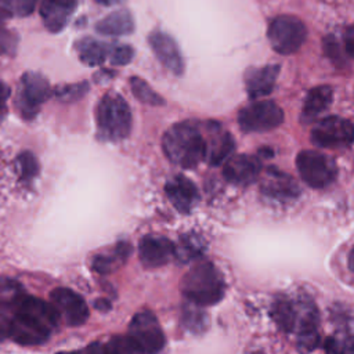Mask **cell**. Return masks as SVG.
<instances>
[{
  "instance_id": "obj_1",
  "label": "cell",
  "mask_w": 354,
  "mask_h": 354,
  "mask_svg": "<svg viewBox=\"0 0 354 354\" xmlns=\"http://www.w3.org/2000/svg\"><path fill=\"white\" fill-rule=\"evenodd\" d=\"M59 314L51 304L33 296H17L10 337L22 346L44 343L58 325Z\"/></svg>"
},
{
  "instance_id": "obj_2",
  "label": "cell",
  "mask_w": 354,
  "mask_h": 354,
  "mask_svg": "<svg viewBox=\"0 0 354 354\" xmlns=\"http://www.w3.org/2000/svg\"><path fill=\"white\" fill-rule=\"evenodd\" d=\"M162 148L171 163L183 169H194L205 160L207 144L196 124L180 122L166 130Z\"/></svg>"
},
{
  "instance_id": "obj_3",
  "label": "cell",
  "mask_w": 354,
  "mask_h": 354,
  "mask_svg": "<svg viewBox=\"0 0 354 354\" xmlns=\"http://www.w3.org/2000/svg\"><path fill=\"white\" fill-rule=\"evenodd\" d=\"M181 293L188 301L198 306H213L224 297L225 282L213 263L202 260L183 277Z\"/></svg>"
},
{
  "instance_id": "obj_4",
  "label": "cell",
  "mask_w": 354,
  "mask_h": 354,
  "mask_svg": "<svg viewBox=\"0 0 354 354\" xmlns=\"http://www.w3.org/2000/svg\"><path fill=\"white\" fill-rule=\"evenodd\" d=\"M98 137L105 141L126 138L131 130V111L126 100L113 91L106 93L95 109Z\"/></svg>"
},
{
  "instance_id": "obj_5",
  "label": "cell",
  "mask_w": 354,
  "mask_h": 354,
  "mask_svg": "<svg viewBox=\"0 0 354 354\" xmlns=\"http://www.w3.org/2000/svg\"><path fill=\"white\" fill-rule=\"evenodd\" d=\"M296 167L303 181L311 188H326L337 176L335 160L318 151L304 149L296 156Z\"/></svg>"
},
{
  "instance_id": "obj_6",
  "label": "cell",
  "mask_w": 354,
  "mask_h": 354,
  "mask_svg": "<svg viewBox=\"0 0 354 354\" xmlns=\"http://www.w3.org/2000/svg\"><path fill=\"white\" fill-rule=\"evenodd\" d=\"M271 47L282 55L296 53L307 37L306 25L293 15L275 17L267 32Z\"/></svg>"
},
{
  "instance_id": "obj_7",
  "label": "cell",
  "mask_w": 354,
  "mask_h": 354,
  "mask_svg": "<svg viewBox=\"0 0 354 354\" xmlns=\"http://www.w3.org/2000/svg\"><path fill=\"white\" fill-rule=\"evenodd\" d=\"M51 93L50 83L43 75L37 72L24 73L15 95V106L19 115L24 119H33Z\"/></svg>"
},
{
  "instance_id": "obj_8",
  "label": "cell",
  "mask_w": 354,
  "mask_h": 354,
  "mask_svg": "<svg viewBox=\"0 0 354 354\" xmlns=\"http://www.w3.org/2000/svg\"><path fill=\"white\" fill-rule=\"evenodd\" d=\"M283 122V111L270 100H257L243 106L238 113L239 127L246 133H264Z\"/></svg>"
},
{
  "instance_id": "obj_9",
  "label": "cell",
  "mask_w": 354,
  "mask_h": 354,
  "mask_svg": "<svg viewBox=\"0 0 354 354\" xmlns=\"http://www.w3.org/2000/svg\"><path fill=\"white\" fill-rule=\"evenodd\" d=\"M311 141L321 148H343L354 142V124L340 116L321 119L311 130Z\"/></svg>"
},
{
  "instance_id": "obj_10",
  "label": "cell",
  "mask_w": 354,
  "mask_h": 354,
  "mask_svg": "<svg viewBox=\"0 0 354 354\" xmlns=\"http://www.w3.org/2000/svg\"><path fill=\"white\" fill-rule=\"evenodd\" d=\"M127 335L136 343L140 353H158L166 343V337L156 317L147 310L133 317Z\"/></svg>"
},
{
  "instance_id": "obj_11",
  "label": "cell",
  "mask_w": 354,
  "mask_h": 354,
  "mask_svg": "<svg viewBox=\"0 0 354 354\" xmlns=\"http://www.w3.org/2000/svg\"><path fill=\"white\" fill-rule=\"evenodd\" d=\"M50 301L59 314V318L69 326L83 325L90 313L86 301L80 295L68 288H57L50 293Z\"/></svg>"
},
{
  "instance_id": "obj_12",
  "label": "cell",
  "mask_w": 354,
  "mask_h": 354,
  "mask_svg": "<svg viewBox=\"0 0 354 354\" xmlns=\"http://www.w3.org/2000/svg\"><path fill=\"white\" fill-rule=\"evenodd\" d=\"M176 245L158 235H147L138 243V257L144 267L158 268L167 264L174 257Z\"/></svg>"
},
{
  "instance_id": "obj_13",
  "label": "cell",
  "mask_w": 354,
  "mask_h": 354,
  "mask_svg": "<svg viewBox=\"0 0 354 354\" xmlns=\"http://www.w3.org/2000/svg\"><path fill=\"white\" fill-rule=\"evenodd\" d=\"M148 43L160 61V64L167 68L174 75L180 76L184 72V59L176 40L165 32L155 30L148 36Z\"/></svg>"
},
{
  "instance_id": "obj_14",
  "label": "cell",
  "mask_w": 354,
  "mask_h": 354,
  "mask_svg": "<svg viewBox=\"0 0 354 354\" xmlns=\"http://www.w3.org/2000/svg\"><path fill=\"white\" fill-rule=\"evenodd\" d=\"M261 165L256 156L252 155H231L223 167V174L227 181L236 185L252 184L260 174Z\"/></svg>"
},
{
  "instance_id": "obj_15",
  "label": "cell",
  "mask_w": 354,
  "mask_h": 354,
  "mask_svg": "<svg viewBox=\"0 0 354 354\" xmlns=\"http://www.w3.org/2000/svg\"><path fill=\"white\" fill-rule=\"evenodd\" d=\"M79 0H41L40 17L47 30L61 32L77 8Z\"/></svg>"
},
{
  "instance_id": "obj_16",
  "label": "cell",
  "mask_w": 354,
  "mask_h": 354,
  "mask_svg": "<svg viewBox=\"0 0 354 354\" xmlns=\"http://www.w3.org/2000/svg\"><path fill=\"white\" fill-rule=\"evenodd\" d=\"M261 192L272 199L288 201L295 199L300 189L297 183L286 173L271 166L266 171V177L261 181Z\"/></svg>"
},
{
  "instance_id": "obj_17",
  "label": "cell",
  "mask_w": 354,
  "mask_h": 354,
  "mask_svg": "<svg viewBox=\"0 0 354 354\" xmlns=\"http://www.w3.org/2000/svg\"><path fill=\"white\" fill-rule=\"evenodd\" d=\"M279 73V65H266L261 68H250L245 73L246 93L252 100L268 95L275 86Z\"/></svg>"
},
{
  "instance_id": "obj_18",
  "label": "cell",
  "mask_w": 354,
  "mask_h": 354,
  "mask_svg": "<svg viewBox=\"0 0 354 354\" xmlns=\"http://www.w3.org/2000/svg\"><path fill=\"white\" fill-rule=\"evenodd\" d=\"M171 205L181 213H188L199 201L196 185L184 176H176L165 187Z\"/></svg>"
},
{
  "instance_id": "obj_19",
  "label": "cell",
  "mask_w": 354,
  "mask_h": 354,
  "mask_svg": "<svg viewBox=\"0 0 354 354\" xmlns=\"http://www.w3.org/2000/svg\"><path fill=\"white\" fill-rule=\"evenodd\" d=\"M209 127L210 140L206 141V158L212 166H218L231 156L235 148V141L228 131H221V127L217 123H209Z\"/></svg>"
},
{
  "instance_id": "obj_20",
  "label": "cell",
  "mask_w": 354,
  "mask_h": 354,
  "mask_svg": "<svg viewBox=\"0 0 354 354\" xmlns=\"http://www.w3.org/2000/svg\"><path fill=\"white\" fill-rule=\"evenodd\" d=\"M95 29L104 36H124L134 30V19L130 11L116 10L98 21Z\"/></svg>"
},
{
  "instance_id": "obj_21",
  "label": "cell",
  "mask_w": 354,
  "mask_h": 354,
  "mask_svg": "<svg viewBox=\"0 0 354 354\" xmlns=\"http://www.w3.org/2000/svg\"><path fill=\"white\" fill-rule=\"evenodd\" d=\"M332 100H333V91L330 86L313 87L304 98L303 119L306 122L314 120L330 106Z\"/></svg>"
},
{
  "instance_id": "obj_22",
  "label": "cell",
  "mask_w": 354,
  "mask_h": 354,
  "mask_svg": "<svg viewBox=\"0 0 354 354\" xmlns=\"http://www.w3.org/2000/svg\"><path fill=\"white\" fill-rule=\"evenodd\" d=\"M109 47L111 46L93 37H83L76 43V51L80 61L88 66L101 65L109 54Z\"/></svg>"
},
{
  "instance_id": "obj_23",
  "label": "cell",
  "mask_w": 354,
  "mask_h": 354,
  "mask_svg": "<svg viewBox=\"0 0 354 354\" xmlns=\"http://www.w3.org/2000/svg\"><path fill=\"white\" fill-rule=\"evenodd\" d=\"M271 317L281 330L290 333L296 328L297 306L288 297H278L272 303Z\"/></svg>"
},
{
  "instance_id": "obj_24",
  "label": "cell",
  "mask_w": 354,
  "mask_h": 354,
  "mask_svg": "<svg viewBox=\"0 0 354 354\" xmlns=\"http://www.w3.org/2000/svg\"><path fill=\"white\" fill-rule=\"evenodd\" d=\"M181 322L189 332L203 333L209 326V317L202 310V306H198L192 301H188L183 307Z\"/></svg>"
},
{
  "instance_id": "obj_25",
  "label": "cell",
  "mask_w": 354,
  "mask_h": 354,
  "mask_svg": "<svg viewBox=\"0 0 354 354\" xmlns=\"http://www.w3.org/2000/svg\"><path fill=\"white\" fill-rule=\"evenodd\" d=\"M130 87L133 95L141 101L142 104L152 105V106H160L165 105V100L162 95H159L144 79L138 76L130 77Z\"/></svg>"
},
{
  "instance_id": "obj_26",
  "label": "cell",
  "mask_w": 354,
  "mask_h": 354,
  "mask_svg": "<svg viewBox=\"0 0 354 354\" xmlns=\"http://www.w3.org/2000/svg\"><path fill=\"white\" fill-rule=\"evenodd\" d=\"M88 350H97L111 354H131V353H140L136 343L131 340L129 335L126 336H115L111 340H108L105 344H94L90 346Z\"/></svg>"
},
{
  "instance_id": "obj_27",
  "label": "cell",
  "mask_w": 354,
  "mask_h": 354,
  "mask_svg": "<svg viewBox=\"0 0 354 354\" xmlns=\"http://www.w3.org/2000/svg\"><path fill=\"white\" fill-rule=\"evenodd\" d=\"M15 165H17V171L24 181L33 180L39 174V170H40L37 158L35 156V153H32L29 151L21 152L17 158Z\"/></svg>"
},
{
  "instance_id": "obj_28",
  "label": "cell",
  "mask_w": 354,
  "mask_h": 354,
  "mask_svg": "<svg viewBox=\"0 0 354 354\" xmlns=\"http://www.w3.org/2000/svg\"><path fill=\"white\" fill-rule=\"evenodd\" d=\"M203 249V243L201 241H198V238L195 235H185L181 238L180 245L176 246V253L174 256L180 260V261H189L194 257L199 256V253Z\"/></svg>"
},
{
  "instance_id": "obj_29",
  "label": "cell",
  "mask_w": 354,
  "mask_h": 354,
  "mask_svg": "<svg viewBox=\"0 0 354 354\" xmlns=\"http://www.w3.org/2000/svg\"><path fill=\"white\" fill-rule=\"evenodd\" d=\"M0 4L8 15L28 17L36 8L37 0H0Z\"/></svg>"
},
{
  "instance_id": "obj_30",
  "label": "cell",
  "mask_w": 354,
  "mask_h": 354,
  "mask_svg": "<svg viewBox=\"0 0 354 354\" xmlns=\"http://www.w3.org/2000/svg\"><path fill=\"white\" fill-rule=\"evenodd\" d=\"M87 91H88V83L79 82V83L64 84L61 87H57L54 90V94L61 101H76V100H80Z\"/></svg>"
},
{
  "instance_id": "obj_31",
  "label": "cell",
  "mask_w": 354,
  "mask_h": 354,
  "mask_svg": "<svg viewBox=\"0 0 354 354\" xmlns=\"http://www.w3.org/2000/svg\"><path fill=\"white\" fill-rule=\"evenodd\" d=\"M319 343L318 326H307L297 329V346L301 350H314Z\"/></svg>"
},
{
  "instance_id": "obj_32",
  "label": "cell",
  "mask_w": 354,
  "mask_h": 354,
  "mask_svg": "<svg viewBox=\"0 0 354 354\" xmlns=\"http://www.w3.org/2000/svg\"><path fill=\"white\" fill-rule=\"evenodd\" d=\"M108 57L112 65H127L134 57V50L129 44H116L109 47Z\"/></svg>"
},
{
  "instance_id": "obj_33",
  "label": "cell",
  "mask_w": 354,
  "mask_h": 354,
  "mask_svg": "<svg viewBox=\"0 0 354 354\" xmlns=\"http://www.w3.org/2000/svg\"><path fill=\"white\" fill-rule=\"evenodd\" d=\"M18 46V36L0 25V55H12Z\"/></svg>"
},
{
  "instance_id": "obj_34",
  "label": "cell",
  "mask_w": 354,
  "mask_h": 354,
  "mask_svg": "<svg viewBox=\"0 0 354 354\" xmlns=\"http://www.w3.org/2000/svg\"><path fill=\"white\" fill-rule=\"evenodd\" d=\"M324 48H325V54H326L328 57H330L335 62L342 61L340 51H339V44L333 40L332 36H329V37L325 39V41H324Z\"/></svg>"
},
{
  "instance_id": "obj_35",
  "label": "cell",
  "mask_w": 354,
  "mask_h": 354,
  "mask_svg": "<svg viewBox=\"0 0 354 354\" xmlns=\"http://www.w3.org/2000/svg\"><path fill=\"white\" fill-rule=\"evenodd\" d=\"M10 324L11 317H8L6 313L0 310V342L10 337Z\"/></svg>"
},
{
  "instance_id": "obj_36",
  "label": "cell",
  "mask_w": 354,
  "mask_h": 354,
  "mask_svg": "<svg viewBox=\"0 0 354 354\" xmlns=\"http://www.w3.org/2000/svg\"><path fill=\"white\" fill-rule=\"evenodd\" d=\"M344 47L347 54L354 58V24L347 28L344 33Z\"/></svg>"
},
{
  "instance_id": "obj_37",
  "label": "cell",
  "mask_w": 354,
  "mask_h": 354,
  "mask_svg": "<svg viewBox=\"0 0 354 354\" xmlns=\"http://www.w3.org/2000/svg\"><path fill=\"white\" fill-rule=\"evenodd\" d=\"M8 97H10V88L3 82H0V120L6 115V102Z\"/></svg>"
},
{
  "instance_id": "obj_38",
  "label": "cell",
  "mask_w": 354,
  "mask_h": 354,
  "mask_svg": "<svg viewBox=\"0 0 354 354\" xmlns=\"http://www.w3.org/2000/svg\"><path fill=\"white\" fill-rule=\"evenodd\" d=\"M95 307L100 308V310H102V311H106V310H109L111 304H109L106 300H97V301H95Z\"/></svg>"
},
{
  "instance_id": "obj_39",
  "label": "cell",
  "mask_w": 354,
  "mask_h": 354,
  "mask_svg": "<svg viewBox=\"0 0 354 354\" xmlns=\"http://www.w3.org/2000/svg\"><path fill=\"white\" fill-rule=\"evenodd\" d=\"M347 264H348V268L354 272V246H353V249H351V250H350V253H348Z\"/></svg>"
},
{
  "instance_id": "obj_40",
  "label": "cell",
  "mask_w": 354,
  "mask_h": 354,
  "mask_svg": "<svg viewBox=\"0 0 354 354\" xmlns=\"http://www.w3.org/2000/svg\"><path fill=\"white\" fill-rule=\"evenodd\" d=\"M98 4H102V6H112V4H118L120 3L122 0H95Z\"/></svg>"
},
{
  "instance_id": "obj_41",
  "label": "cell",
  "mask_w": 354,
  "mask_h": 354,
  "mask_svg": "<svg viewBox=\"0 0 354 354\" xmlns=\"http://www.w3.org/2000/svg\"><path fill=\"white\" fill-rule=\"evenodd\" d=\"M6 17H8V14H7L3 8H0V21H1L3 18H6Z\"/></svg>"
}]
</instances>
